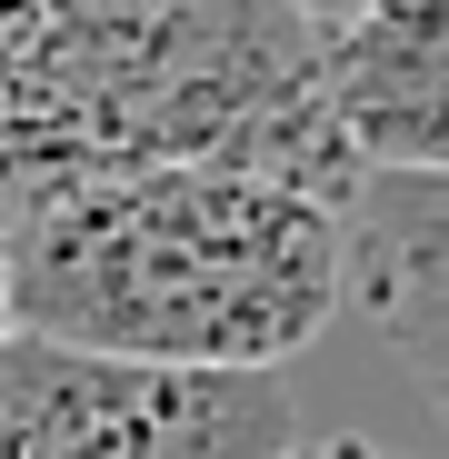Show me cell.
<instances>
[{"instance_id":"1","label":"cell","mask_w":449,"mask_h":459,"mask_svg":"<svg viewBox=\"0 0 449 459\" xmlns=\"http://www.w3.org/2000/svg\"><path fill=\"white\" fill-rule=\"evenodd\" d=\"M330 320L340 220L270 170L140 160L0 210V330L150 369H289Z\"/></svg>"},{"instance_id":"2","label":"cell","mask_w":449,"mask_h":459,"mask_svg":"<svg viewBox=\"0 0 449 459\" xmlns=\"http://www.w3.org/2000/svg\"><path fill=\"white\" fill-rule=\"evenodd\" d=\"M280 0H0V210L140 160L270 170L340 200L350 160Z\"/></svg>"},{"instance_id":"3","label":"cell","mask_w":449,"mask_h":459,"mask_svg":"<svg viewBox=\"0 0 449 459\" xmlns=\"http://www.w3.org/2000/svg\"><path fill=\"white\" fill-rule=\"evenodd\" d=\"M289 439L280 369H150L0 330V459H270Z\"/></svg>"},{"instance_id":"4","label":"cell","mask_w":449,"mask_h":459,"mask_svg":"<svg viewBox=\"0 0 449 459\" xmlns=\"http://www.w3.org/2000/svg\"><path fill=\"white\" fill-rule=\"evenodd\" d=\"M310 81L350 170H449V0H380L330 21Z\"/></svg>"},{"instance_id":"5","label":"cell","mask_w":449,"mask_h":459,"mask_svg":"<svg viewBox=\"0 0 449 459\" xmlns=\"http://www.w3.org/2000/svg\"><path fill=\"white\" fill-rule=\"evenodd\" d=\"M330 220H340V310H359L380 350H400L419 379H439V320H449L439 170H350Z\"/></svg>"},{"instance_id":"6","label":"cell","mask_w":449,"mask_h":459,"mask_svg":"<svg viewBox=\"0 0 449 459\" xmlns=\"http://www.w3.org/2000/svg\"><path fill=\"white\" fill-rule=\"evenodd\" d=\"M270 459H400V449L359 439V429H330V439H289V449H270Z\"/></svg>"},{"instance_id":"7","label":"cell","mask_w":449,"mask_h":459,"mask_svg":"<svg viewBox=\"0 0 449 459\" xmlns=\"http://www.w3.org/2000/svg\"><path fill=\"white\" fill-rule=\"evenodd\" d=\"M280 11H299L310 30H330V21H359V11H380V0H280Z\"/></svg>"}]
</instances>
